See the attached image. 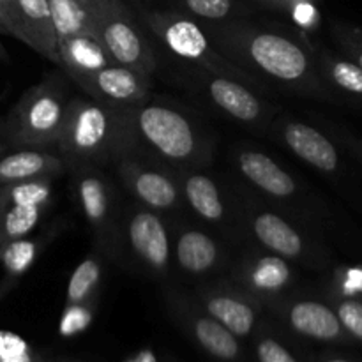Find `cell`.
<instances>
[{
  "label": "cell",
  "mask_w": 362,
  "mask_h": 362,
  "mask_svg": "<svg viewBox=\"0 0 362 362\" xmlns=\"http://www.w3.org/2000/svg\"><path fill=\"white\" fill-rule=\"evenodd\" d=\"M117 258H127L138 271L152 278H166L172 271L173 251L165 218L140 204L124 209Z\"/></svg>",
  "instance_id": "obj_8"
},
{
  "label": "cell",
  "mask_w": 362,
  "mask_h": 362,
  "mask_svg": "<svg viewBox=\"0 0 362 362\" xmlns=\"http://www.w3.org/2000/svg\"><path fill=\"white\" fill-rule=\"evenodd\" d=\"M281 308L286 324L296 334L320 343H352L329 300L286 296L281 299Z\"/></svg>",
  "instance_id": "obj_17"
},
{
  "label": "cell",
  "mask_w": 362,
  "mask_h": 362,
  "mask_svg": "<svg viewBox=\"0 0 362 362\" xmlns=\"http://www.w3.org/2000/svg\"><path fill=\"white\" fill-rule=\"evenodd\" d=\"M318 73L325 87L332 92L339 105H349L362 112V69L338 49L324 42L311 41Z\"/></svg>",
  "instance_id": "obj_21"
},
{
  "label": "cell",
  "mask_w": 362,
  "mask_h": 362,
  "mask_svg": "<svg viewBox=\"0 0 362 362\" xmlns=\"http://www.w3.org/2000/svg\"><path fill=\"white\" fill-rule=\"evenodd\" d=\"M197 299L212 318L225 325L237 338H246L257 327L260 304L230 279L204 283L198 288Z\"/></svg>",
  "instance_id": "obj_16"
},
{
  "label": "cell",
  "mask_w": 362,
  "mask_h": 362,
  "mask_svg": "<svg viewBox=\"0 0 362 362\" xmlns=\"http://www.w3.org/2000/svg\"><path fill=\"white\" fill-rule=\"evenodd\" d=\"M144 23L173 57L193 69L225 74L246 81L260 92L265 90L264 85L258 83L250 73L233 64L216 46L207 28L191 16L173 11H147L144 13Z\"/></svg>",
  "instance_id": "obj_5"
},
{
  "label": "cell",
  "mask_w": 362,
  "mask_h": 362,
  "mask_svg": "<svg viewBox=\"0 0 362 362\" xmlns=\"http://www.w3.org/2000/svg\"><path fill=\"white\" fill-rule=\"evenodd\" d=\"M95 300L81 304H66L64 313L60 317L59 334L62 338H73V336L83 332L94 320Z\"/></svg>",
  "instance_id": "obj_33"
},
{
  "label": "cell",
  "mask_w": 362,
  "mask_h": 362,
  "mask_svg": "<svg viewBox=\"0 0 362 362\" xmlns=\"http://www.w3.org/2000/svg\"><path fill=\"white\" fill-rule=\"evenodd\" d=\"M173 260L179 271L204 279L226 267V251L212 233L198 226L184 225L172 235Z\"/></svg>",
  "instance_id": "obj_18"
},
{
  "label": "cell",
  "mask_w": 362,
  "mask_h": 362,
  "mask_svg": "<svg viewBox=\"0 0 362 362\" xmlns=\"http://www.w3.org/2000/svg\"><path fill=\"white\" fill-rule=\"evenodd\" d=\"M258 2L265 4V6L269 7H274V9H281V11H286V7H288V0H258Z\"/></svg>",
  "instance_id": "obj_40"
},
{
  "label": "cell",
  "mask_w": 362,
  "mask_h": 362,
  "mask_svg": "<svg viewBox=\"0 0 362 362\" xmlns=\"http://www.w3.org/2000/svg\"><path fill=\"white\" fill-rule=\"evenodd\" d=\"M194 81L200 92L216 108L235 122L262 129L272 122L276 108L262 98V92L253 85L225 74L194 69Z\"/></svg>",
  "instance_id": "obj_11"
},
{
  "label": "cell",
  "mask_w": 362,
  "mask_h": 362,
  "mask_svg": "<svg viewBox=\"0 0 362 362\" xmlns=\"http://www.w3.org/2000/svg\"><path fill=\"white\" fill-rule=\"evenodd\" d=\"M23 42L59 66V46L48 0H16Z\"/></svg>",
  "instance_id": "obj_23"
},
{
  "label": "cell",
  "mask_w": 362,
  "mask_h": 362,
  "mask_svg": "<svg viewBox=\"0 0 362 362\" xmlns=\"http://www.w3.org/2000/svg\"><path fill=\"white\" fill-rule=\"evenodd\" d=\"M331 37L336 49L362 69V28L346 21H331Z\"/></svg>",
  "instance_id": "obj_31"
},
{
  "label": "cell",
  "mask_w": 362,
  "mask_h": 362,
  "mask_svg": "<svg viewBox=\"0 0 362 362\" xmlns=\"http://www.w3.org/2000/svg\"><path fill=\"white\" fill-rule=\"evenodd\" d=\"M230 281L258 304H276L296 286L297 272L286 258L267 251H247L233 265Z\"/></svg>",
  "instance_id": "obj_12"
},
{
  "label": "cell",
  "mask_w": 362,
  "mask_h": 362,
  "mask_svg": "<svg viewBox=\"0 0 362 362\" xmlns=\"http://www.w3.org/2000/svg\"><path fill=\"white\" fill-rule=\"evenodd\" d=\"M0 60H4V62H9V57H7V52H6V48H4L2 41H0Z\"/></svg>",
  "instance_id": "obj_43"
},
{
  "label": "cell",
  "mask_w": 362,
  "mask_h": 362,
  "mask_svg": "<svg viewBox=\"0 0 362 362\" xmlns=\"http://www.w3.org/2000/svg\"><path fill=\"white\" fill-rule=\"evenodd\" d=\"M57 42L81 32H95L88 2L81 0H48Z\"/></svg>",
  "instance_id": "obj_26"
},
{
  "label": "cell",
  "mask_w": 362,
  "mask_h": 362,
  "mask_svg": "<svg viewBox=\"0 0 362 362\" xmlns=\"http://www.w3.org/2000/svg\"><path fill=\"white\" fill-rule=\"evenodd\" d=\"M184 204L198 216V219L221 230L223 233H244L240 212L232 209L228 197L218 180L202 170H186L179 173Z\"/></svg>",
  "instance_id": "obj_14"
},
{
  "label": "cell",
  "mask_w": 362,
  "mask_h": 362,
  "mask_svg": "<svg viewBox=\"0 0 362 362\" xmlns=\"http://www.w3.org/2000/svg\"><path fill=\"white\" fill-rule=\"evenodd\" d=\"M179 2L191 16L211 23L230 21L239 13L233 0H179Z\"/></svg>",
  "instance_id": "obj_32"
},
{
  "label": "cell",
  "mask_w": 362,
  "mask_h": 362,
  "mask_svg": "<svg viewBox=\"0 0 362 362\" xmlns=\"http://www.w3.org/2000/svg\"><path fill=\"white\" fill-rule=\"evenodd\" d=\"M207 32L216 46L258 83L264 78L281 90L339 105L322 81L306 32H290L239 20L214 23Z\"/></svg>",
  "instance_id": "obj_1"
},
{
  "label": "cell",
  "mask_w": 362,
  "mask_h": 362,
  "mask_svg": "<svg viewBox=\"0 0 362 362\" xmlns=\"http://www.w3.org/2000/svg\"><path fill=\"white\" fill-rule=\"evenodd\" d=\"M42 250L41 239H16L0 247V265L6 272L7 281H18L37 260Z\"/></svg>",
  "instance_id": "obj_28"
},
{
  "label": "cell",
  "mask_w": 362,
  "mask_h": 362,
  "mask_svg": "<svg viewBox=\"0 0 362 362\" xmlns=\"http://www.w3.org/2000/svg\"><path fill=\"white\" fill-rule=\"evenodd\" d=\"M55 152L66 170L113 165L124 154L122 110L90 98H71Z\"/></svg>",
  "instance_id": "obj_3"
},
{
  "label": "cell",
  "mask_w": 362,
  "mask_h": 362,
  "mask_svg": "<svg viewBox=\"0 0 362 362\" xmlns=\"http://www.w3.org/2000/svg\"><path fill=\"white\" fill-rule=\"evenodd\" d=\"M124 154L180 173L202 170L212 159V138L187 110L148 95L122 110Z\"/></svg>",
  "instance_id": "obj_2"
},
{
  "label": "cell",
  "mask_w": 362,
  "mask_h": 362,
  "mask_svg": "<svg viewBox=\"0 0 362 362\" xmlns=\"http://www.w3.org/2000/svg\"><path fill=\"white\" fill-rule=\"evenodd\" d=\"M48 209L42 207H18L6 205L0 207V247L16 239H23L41 223Z\"/></svg>",
  "instance_id": "obj_29"
},
{
  "label": "cell",
  "mask_w": 362,
  "mask_h": 362,
  "mask_svg": "<svg viewBox=\"0 0 362 362\" xmlns=\"http://www.w3.org/2000/svg\"><path fill=\"white\" fill-rule=\"evenodd\" d=\"M172 308L179 315L180 320L186 324L198 345L219 361H237L240 357V343L235 334L228 331L225 325L212 318L200 304H193L186 297L172 296Z\"/></svg>",
  "instance_id": "obj_19"
},
{
  "label": "cell",
  "mask_w": 362,
  "mask_h": 362,
  "mask_svg": "<svg viewBox=\"0 0 362 362\" xmlns=\"http://www.w3.org/2000/svg\"><path fill=\"white\" fill-rule=\"evenodd\" d=\"M81 2H88V0H81Z\"/></svg>",
  "instance_id": "obj_45"
},
{
  "label": "cell",
  "mask_w": 362,
  "mask_h": 362,
  "mask_svg": "<svg viewBox=\"0 0 362 362\" xmlns=\"http://www.w3.org/2000/svg\"><path fill=\"white\" fill-rule=\"evenodd\" d=\"M71 172V193L94 237L98 247L106 258L115 260L119 225L124 207L119 193L101 166H73Z\"/></svg>",
  "instance_id": "obj_7"
},
{
  "label": "cell",
  "mask_w": 362,
  "mask_h": 362,
  "mask_svg": "<svg viewBox=\"0 0 362 362\" xmlns=\"http://www.w3.org/2000/svg\"><path fill=\"white\" fill-rule=\"evenodd\" d=\"M69 90L60 74H48L21 94L0 122V134L9 147H55L66 122Z\"/></svg>",
  "instance_id": "obj_4"
},
{
  "label": "cell",
  "mask_w": 362,
  "mask_h": 362,
  "mask_svg": "<svg viewBox=\"0 0 362 362\" xmlns=\"http://www.w3.org/2000/svg\"><path fill=\"white\" fill-rule=\"evenodd\" d=\"M272 127L278 140L300 161L336 180L346 179L349 168L343 158L345 148L334 136L297 119L281 120Z\"/></svg>",
  "instance_id": "obj_13"
},
{
  "label": "cell",
  "mask_w": 362,
  "mask_h": 362,
  "mask_svg": "<svg viewBox=\"0 0 362 362\" xmlns=\"http://www.w3.org/2000/svg\"><path fill=\"white\" fill-rule=\"evenodd\" d=\"M292 16L293 23L303 30H313L320 23V13H318L317 2L311 0H292L286 9Z\"/></svg>",
  "instance_id": "obj_35"
},
{
  "label": "cell",
  "mask_w": 362,
  "mask_h": 362,
  "mask_svg": "<svg viewBox=\"0 0 362 362\" xmlns=\"http://www.w3.org/2000/svg\"><path fill=\"white\" fill-rule=\"evenodd\" d=\"M76 85L94 101L117 110H127L151 95L152 76L113 62L87 74Z\"/></svg>",
  "instance_id": "obj_15"
},
{
  "label": "cell",
  "mask_w": 362,
  "mask_h": 362,
  "mask_svg": "<svg viewBox=\"0 0 362 362\" xmlns=\"http://www.w3.org/2000/svg\"><path fill=\"white\" fill-rule=\"evenodd\" d=\"M112 166L136 204L158 212L163 218L182 211L184 197L179 173L133 154H122Z\"/></svg>",
  "instance_id": "obj_10"
},
{
  "label": "cell",
  "mask_w": 362,
  "mask_h": 362,
  "mask_svg": "<svg viewBox=\"0 0 362 362\" xmlns=\"http://www.w3.org/2000/svg\"><path fill=\"white\" fill-rule=\"evenodd\" d=\"M99 41L115 64L152 76L158 67L154 48L122 0H88Z\"/></svg>",
  "instance_id": "obj_9"
},
{
  "label": "cell",
  "mask_w": 362,
  "mask_h": 362,
  "mask_svg": "<svg viewBox=\"0 0 362 362\" xmlns=\"http://www.w3.org/2000/svg\"><path fill=\"white\" fill-rule=\"evenodd\" d=\"M53 180L55 177H39V179L0 186V207L18 205V207L49 209L53 200Z\"/></svg>",
  "instance_id": "obj_27"
},
{
  "label": "cell",
  "mask_w": 362,
  "mask_h": 362,
  "mask_svg": "<svg viewBox=\"0 0 362 362\" xmlns=\"http://www.w3.org/2000/svg\"><path fill=\"white\" fill-rule=\"evenodd\" d=\"M290 2H292V0H288V4H290ZM311 2H318V0H311ZM286 9H288V7H286Z\"/></svg>",
  "instance_id": "obj_44"
},
{
  "label": "cell",
  "mask_w": 362,
  "mask_h": 362,
  "mask_svg": "<svg viewBox=\"0 0 362 362\" xmlns=\"http://www.w3.org/2000/svg\"><path fill=\"white\" fill-rule=\"evenodd\" d=\"M0 34L11 35V37H13V27H11L9 20H7L6 13H4L2 6H0Z\"/></svg>",
  "instance_id": "obj_39"
},
{
  "label": "cell",
  "mask_w": 362,
  "mask_h": 362,
  "mask_svg": "<svg viewBox=\"0 0 362 362\" xmlns=\"http://www.w3.org/2000/svg\"><path fill=\"white\" fill-rule=\"evenodd\" d=\"M239 212L243 232L250 233L251 239L267 253L313 269L331 265L332 258L327 246L278 212L255 205L250 198L244 200Z\"/></svg>",
  "instance_id": "obj_6"
},
{
  "label": "cell",
  "mask_w": 362,
  "mask_h": 362,
  "mask_svg": "<svg viewBox=\"0 0 362 362\" xmlns=\"http://www.w3.org/2000/svg\"><path fill=\"white\" fill-rule=\"evenodd\" d=\"M66 172L62 158L42 147H18L0 156V186L39 177H59Z\"/></svg>",
  "instance_id": "obj_22"
},
{
  "label": "cell",
  "mask_w": 362,
  "mask_h": 362,
  "mask_svg": "<svg viewBox=\"0 0 362 362\" xmlns=\"http://www.w3.org/2000/svg\"><path fill=\"white\" fill-rule=\"evenodd\" d=\"M235 168L251 186L274 200L296 202L303 198L299 180L265 152L257 148H240L235 152Z\"/></svg>",
  "instance_id": "obj_20"
},
{
  "label": "cell",
  "mask_w": 362,
  "mask_h": 362,
  "mask_svg": "<svg viewBox=\"0 0 362 362\" xmlns=\"http://www.w3.org/2000/svg\"><path fill=\"white\" fill-rule=\"evenodd\" d=\"M57 46H59L60 59L59 67L66 71V74L74 83L87 74L113 64V59L99 41L95 32H81V34L71 35L57 42Z\"/></svg>",
  "instance_id": "obj_24"
},
{
  "label": "cell",
  "mask_w": 362,
  "mask_h": 362,
  "mask_svg": "<svg viewBox=\"0 0 362 362\" xmlns=\"http://www.w3.org/2000/svg\"><path fill=\"white\" fill-rule=\"evenodd\" d=\"M0 6H2L4 13H6V16H7V20H9L11 27H13V37L23 42V34H21L20 21H18V4H16V0H0Z\"/></svg>",
  "instance_id": "obj_37"
},
{
  "label": "cell",
  "mask_w": 362,
  "mask_h": 362,
  "mask_svg": "<svg viewBox=\"0 0 362 362\" xmlns=\"http://www.w3.org/2000/svg\"><path fill=\"white\" fill-rule=\"evenodd\" d=\"M324 362H359L356 359H349V357H331V359L324 361Z\"/></svg>",
  "instance_id": "obj_42"
},
{
  "label": "cell",
  "mask_w": 362,
  "mask_h": 362,
  "mask_svg": "<svg viewBox=\"0 0 362 362\" xmlns=\"http://www.w3.org/2000/svg\"><path fill=\"white\" fill-rule=\"evenodd\" d=\"M331 293L362 299V267H338L331 283Z\"/></svg>",
  "instance_id": "obj_34"
},
{
  "label": "cell",
  "mask_w": 362,
  "mask_h": 362,
  "mask_svg": "<svg viewBox=\"0 0 362 362\" xmlns=\"http://www.w3.org/2000/svg\"><path fill=\"white\" fill-rule=\"evenodd\" d=\"M257 359L258 362H299L297 357L271 336H262L257 343Z\"/></svg>",
  "instance_id": "obj_36"
},
{
  "label": "cell",
  "mask_w": 362,
  "mask_h": 362,
  "mask_svg": "<svg viewBox=\"0 0 362 362\" xmlns=\"http://www.w3.org/2000/svg\"><path fill=\"white\" fill-rule=\"evenodd\" d=\"M106 255L98 247L92 250L90 255L78 264L71 274L66 288V304H81L88 300H95L101 286L103 269H105Z\"/></svg>",
  "instance_id": "obj_25"
},
{
  "label": "cell",
  "mask_w": 362,
  "mask_h": 362,
  "mask_svg": "<svg viewBox=\"0 0 362 362\" xmlns=\"http://www.w3.org/2000/svg\"><path fill=\"white\" fill-rule=\"evenodd\" d=\"M327 300L334 308L339 324L350 339L362 345V299L329 293Z\"/></svg>",
  "instance_id": "obj_30"
},
{
  "label": "cell",
  "mask_w": 362,
  "mask_h": 362,
  "mask_svg": "<svg viewBox=\"0 0 362 362\" xmlns=\"http://www.w3.org/2000/svg\"><path fill=\"white\" fill-rule=\"evenodd\" d=\"M9 144H7V141L6 140H4V136H2V134H0V156H4V154H6V152L7 151H9Z\"/></svg>",
  "instance_id": "obj_41"
},
{
  "label": "cell",
  "mask_w": 362,
  "mask_h": 362,
  "mask_svg": "<svg viewBox=\"0 0 362 362\" xmlns=\"http://www.w3.org/2000/svg\"><path fill=\"white\" fill-rule=\"evenodd\" d=\"M124 362H158V357H156V352L152 349H141L131 357H127Z\"/></svg>",
  "instance_id": "obj_38"
}]
</instances>
